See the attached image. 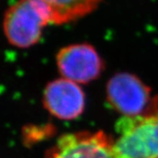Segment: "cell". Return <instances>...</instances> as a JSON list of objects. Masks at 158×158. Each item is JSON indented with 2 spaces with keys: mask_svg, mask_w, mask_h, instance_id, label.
Returning <instances> with one entry per match:
<instances>
[{
  "mask_svg": "<svg viewBox=\"0 0 158 158\" xmlns=\"http://www.w3.org/2000/svg\"><path fill=\"white\" fill-rule=\"evenodd\" d=\"M115 132L118 158H158V95L140 114L119 118Z\"/></svg>",
  "mask_w": 158,
  "mask_h": 158,
  "instance_id": "obj_1",
  "label": "cell"
},
{
  "mask_svg": "<svg viewBox=\"0 0 158 158\" xmlns=\"http://www.w3.org/2000/svg\"><path fill=\"white\" fill-rule=\"evenodd\" d=\"M48 24H53V15L44 2L19 0L6 12L4 32L11 45L27 48L39 41Z\"/></svg>",
  "mask_w": 158,
  "mask_h": 158,
  "instance_id": "obj_2",
  "label": "cell"
},
{
  "mask_svg": "<svg viewBox=\"0 0 158 158\" xmlns=\"http://www.w3.org/2000/svg\"><path fill=\"white\" fill-rule=\"evenodd\" d=\"M45 158H118L114 140L103 131H81L62 135Z\"/></svg>",
  "mask_w": 158,
  "mask_h": 158,
  "instance_id": "obj_3",
  "label": "cell"
},
{
  "mask_svg": "<svg viewBox=\"0 0 158 158\" xmlns=\"http://www.w3.org/2000/svg\"><path fill=\"white\" fill-rule=\"evenodd\" d=\"M56 65L63 78L77 84H88L96 80L105 68L96 48L86 42L62 48L56 55Z\"/></svg>",
  "mask_w": 158,
  "mask_h": 158,
  "instance_id": "obj_4",
  "label": "cell"
},
{
  "mask_svg": "<svg viewBox=\"0 0 158 158\" xmlns=\"http://www.w3.org/2000/svg\"><path fill=\"white\" fill-rule=\"evenodd\" d=\"M106 99L122 116H135L150 103L151 90L135 75L121 72L108 80Z\"/></svg>",
  "mask_w": 158,
  "mask_h": 158,
  "instance_id": "obj_5",
  "label": "cell"
},
{
  "mask_svg": "<svg viewBox=\"0 0 158 158\" xmlns=\"http://www.w3.org/2000/svg\"><path fill=\"white\" fill-rule=\"evenodd\" d=\"M42 102L51 115L70 120L78 118L84 113L85 96L78 84L62 77L48 84Z\"/></svg>",
  "mask_w": 158,
  "mask_h": 158,
  "instance_id": "obj_6",
  "label": "cell"
},
{
  "mask_svg": "<svg viewBox=\"0 0 158 158\" xmlns=\"http://www.w3.org/2000/svg\"><path fill=\"white\" fill-rule=\"evenodd\" d=\"M49 7L53 25H65L96 11L103 0H41Z\"/></svg>",
  "mask_w": 158,
  "mask_h": 158,
  "instance_id": "obj_7",
  "label": "cell"
}]
</instances>
